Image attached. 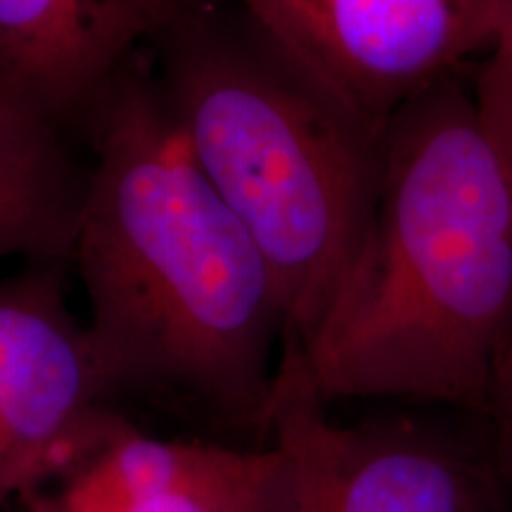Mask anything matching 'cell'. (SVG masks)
I'll list each match as a JSON object with an SVG mask.
<instances>
[{
	"instance_id": "5bb4252c",
	"label": "cell",
	"mask_w": 512,
	"mask_h": 512,
	"mask_svg": "<svg viewBox=\"0 0 512 512\" xmlns=\"http://www.w3.org/2000/svg\"><path fill=\"white\" fill-rule=\"evenodd\" d=\"M268 456V453H266ZM266 475H268V465H266ZM266 475L264 479H261V484L256 486L254 491H249V494H245L242 498H238V501L228 503L226 508H221L219 512H266Z\"/></svg>"
},
{
	"instance_id": "5b68a950",
	"label": "cell",
	"mask_w": 512,
	"mask_h": 512,
	"mask_svg": "<svg viewBox=\"0 0 512 512\" xmlns=\"http://www.w3.org/2000/svg\"><path fill=\"white\" fill-rule=\"evenodd\" d=\"M112 396L60 266L0 278V512L60 482L124 425Z\"/></svg>"
},
{
	"instance_id": "30bf717a",
	"label": "cell",
	"mask_w": 512,
	"mask_h": 512,
	"mask_svg": "<svg viewBox=\"0 0 512 512\" xmlns=\"http://www.w3.org/2000/svg\"><path fill=\"white\" fill-rule=\"evenodd\" d=\"M266 448H219L214 460L188 482L138 512H219L254 491L266 475Z\"/></svg>"
},
{
	"instance_id": "8992f818",
	"label": "cell",
	"mask_w": 512,
	"mask_h": 512,
	"mask_svg": "<svg viewBox=\"0 0 512 512\" xmlns=\"http://www.w3.org/2000/svg\"><path fill=\"white\" fill-rule=\"evenodd\" d=\"M370 126L389 119L479 50L505 0H233Z\"/></svg>"
},
{
	"instance_id": "52a82bcc",
	"label": "cell",
	"mask_w": 512,
	"mask_h": 512,
	"mask_svg": "<svg viewBox=\"0 0 512 512\" xmlns=\"http://www.w3.org/2000/svg\"><path fill=\"white\" fill-rule=\"evenodd\" d=\"M190 0H0V98L62 126Z\"/></svg>"
},
{
	"instance_id": "277c9868",
	"label": "cell",
	"mask_w": 512,
	"mask_h": 512,
	"mask_svg": "<svg viewBox=\"0 0 512 512\" xmlns=\"http://www.w3.org/2000/svg\"><path fill=\"white\" fill-rule=\"evenodd\" d=\"M266 512H508L491 451L411 418L342 425L278 361L268 401Z\"/></svg>"
},
{
	"instance_id": "ba28073f",
	"label": "cell",
	"mask_w": 512,
	"mask_h": 512,
	"mask_svg": "<svg viewBox=\"0 0 512 512\" xmlns=\"http://www.w3.org/2000/svg\"><path fill=\"white\" fill-rule=\"evenodd\" d=\"M83 192L60 126L0 98V261L72 259Z\"/></svg>"
},
{
	"instance_id": "9c48e42d",
	"label": "cell",
	"mask_w": 512,
	"mask_h": 512,
	"mask_svg": "<svg viewBox=\"0 0 512 512\" xmlns=\"http://www.w3.org/2000/svg\"><path fill=\"white\" fill-rule=\"evenodd\" d=\"M221 444L162 439L126 420L98 451L29 496L22 512H138L207 467Z\"/></svg>"
},
{
	"instance_id": "6da1fadb",
	"label": "cell",
	"mask_w": 512,
	"mask_h": 512,
	"mask_svg": "<svg viewBox=\"0 0 512 512\" xmlns=\"http://www.w3.org/2000/svg\"><path fill=\"white\" fill-rule=\"evenodd\" d=\"M86 121L95 162L69 261L112 394L190 401L264 432L283 342L273 275L197 169L145 50Z\"/></svg>"
},
{
	"instance_id": "7a4b0ae2",
	"label": "cell",
	"mask_w": 512,
	"mask_h": 512,
	"mask_svg": "<svg viewBox=\"0 0 512 512\" xmlns=\"http://www.w3.org/2000/svg\"><path fill=\"white\" fill-rule=\"evenodd\" d=\"M512 325V171L448 76L384 128L373 223L318 328L278 361L313 399H411L486 413Z\"/></svg>"
},
{
	"instance_id": "8fae6325",
	"label": "cell",
	"mask_w": 512,
	"mask_h": 512,
	"mask_svg": "<svg viewBox=\"0 0 512 512\" xmlns=\"http://www.w3.org/2000/svg\"><path fill=\"white\" fill-rule=\"evenodd\" d=\"M484 418L491 425L489 451L512 494V325L498 351Z\"/></svg>"
},
{
	"instance_id": "4fadbf2b",
	"label": "cell",
	"mask_w": 512,
	"mask_h": 512,
	"mask_svg": "<svg viewBox=\"0 0 512 512\" xmlns=\"http://www.w3.org/2000/svg\"><path fill=\"white\" fill-rule=\"evenodd\" d=\"M479 107H482V105H479ZM484 114H486V119H489V124L494 126L496 136L501 138L505 152H508V162H510V171H512V102H510V105H505L503 110L484 112Z\"/></svg>"
},
{
	"instance_id": "7c38bea8",
	"label": "cell",
	"mask_w": 512,
	"mask_h": 512,
	"mask_svg": "<svg viewBox=\"0 0 512 512\" xmlns=\"http://www.w3.org/2000/svg\"><path fill=\"white\" fill-rule=\"evenodd\" d=\"M475 95L486 112H498L512 102V0H505L494 46L479 74Z\"/></svg>"
},
{
	"instance_id": "3957f363",
	"label": "cell",
	"mask_w": 512,
	"mask_h": 512,
	"mask_svg": "<svg viewBox=\"0 0 512 512\" xmlns=\"http://www.w3.org/2000/svg\"><path fill=\"white\" fill-rule=\"evenodd\" d=\"M166 112L273 275L283 347L318 328L373 223L384 131L245 15L190 0L145 48Z\"/></svg>"
}]
</instances>
